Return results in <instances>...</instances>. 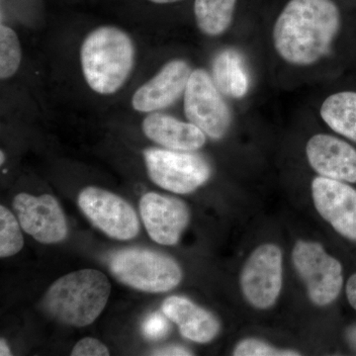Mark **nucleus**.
<instances>
[{
    "mask_svg": "<svg viewBox=\"0 0 356 356\" xmlns=\"http://www.w3.org/2000/svg\"><path fill=\"white\" fill-rule=\"evenodd\" d=\"M341 24L332 0H290L274 24V47L289 64L312 65L331 50Z\"/></svg>",
    "mask_w": 356,
    "mask_h": 356,
    "instance_id": "1",
    "label": "nucleus"
},
{
    "mask_svg": "<svg viewBox=\"0 0 356 356\" xmlns=\"http://www.w3.org/2000/svg\"><path fill=\"white\" fill-rule=\"evenodd\" d=\"M81 62L89 88L99 95H113L130 76L135 47L127 33L113 26H103L84 39Z\"/></svg>",
    "mask_w": 356,
    "mask_h": 356,
    "instance_id": "2",
    "label": "nucleus"
},
{
    "mask_svg": "<svg viewBox=\"0 0 356 356\" xmlns=\"http://www.w3.org/2000/svg\"><path fill=\"white\" fill-rule=\"evenodd\" d=\"M110 293L111 283L104 273L81 269L56 280L44 295V306L58 322L83 327L102 315Z\"/></svg>",
    "mask_w": 356,
    "mask_h": 356,
    "instance_id": "3",
    "label": "nucleus"
},
{
    "mask_svg": "<svg viewBox=\"0 0 356 356\" xmlns=\"http://www.w3.org/2000/svg\"><path fill=\"white\" fill-rule=\"evenodd\" d=\"M109 267L117 280L139 291L168 292L182 280L181 268L175 259L144 248L115 252Z\"/></svg>",
    "mask_w": 356,
    "mask_h": 356,
    "instance_id": "4",
    "label": "nucleus"
},
{
    "mask_svg": "<svg viewBox=\"0 0 356 356\" xmlns=\"http://www.w3.org/2000/svg\"><path fill=\"white\" fill-rule=\"evenodd\" d=\"M292 259L313 303L327 306L339 297L343 284V266L320 243L299 241Z\"/></svg>",
    "mask_w": 356,
    "mask_h": 356,
    "instance_id": "5",
    "label": "nucleus"
},
{
    "mask_svg": "<svg viewBox=\"0 0 356 356\" xmlns=\"http://www.w3.org/2000/svg\"><path fill=\"white\" fill-rule=\"evenodd\" d=\"M144 158L152 181L173 193H191L210 178L209 163L197 154L149 149Z\"/></svg>",
    "mask_w": 356,
    "mask_h": 356,
    "instance_id": "6",
    "label": "nucleus"
},
{
    "mask_svg": "<svg viewBox=\"0 0 356 356\" xmlns=\"http://www.w3.org/2000/svg\"><path fill=\"white\" fill-rule=\"evenodd\" d=\"M184 113L211 139H222L228 133L231 126L228 105L205 70H195L189 76L184 91Z\"/></svg>",
    "mask_w": 356,
    "mask_h": 356,
    "instance_id": "7",
    "label": "nucleus"
},
{
    "mask_svg": "<svg viewBox=\"0 0 356 356\" xmlns=\"http://www.w3.org/2000/svg\"><path fill=\"white\" fill-rule=\"evenodd\" d=\"M81 212L110 238L132 240L140 232V222L132 206L112 192L89 186L77 198Z\"/></svg>",
    "mask_w": 356,
    "mask_h": 356,
    "instance_id": "8",
    "label": "nucleus"
},
{
    "mask_svg": "<svg viewBox=\"0 0 356 356\" xmlns=\"http://www.w3.org/2000/svg\"><path fill=\"white\" fill-rule=\"evenodd\" d=\"M282 270L277 245L266 243L252 252L241 274L242 291L250 305L264 310L275 304L282 288Z\"/></svg>",
    "mask_w": 356,
    "mask_h": 356,
    "instance_id": "9",
    "label": "nucleus"
},
{
    "mask_svg": "<svg viewBox=\"0 0 356 356\" xmlns=\"http://www.w3.org/2000/svg\"><path fill=\"white\" fill-rule=\"evenodd\" d=\"M13 209L21 228L37 242L51 245L67 238V222L64 211L57 199L50 194H17L14 197Z\"/></svg>",
    "mask_w": 356,
    "mask_h": 356,
    "instance_id": "10",
    "label": "nucleus"
},
{
    "mask_svg": "<svg viewBox=\"0 0 356 356\" xmlns=\"http://www.w3.org/2000/svg\"><path fill=\"white\" fill-rule=\"evenodd\" d=\"M312 196L318 214L339 235L356 241V191L341 180L324 177L312 182Z\"/></svg>",
    "mask_w": 356,
    "mask_h": 356,
    "instance_id": "11",
    "label": "nucleus"
},
{
    "mask_svg": "<svg viewBox=\"0 0 356 356\" xmlns=\"http://www.w3.org/2000/svg\"><path fill=\"white\" fill-rule=\"evenodd\" d=\"M140 214L152 240L163 245H177L189 222L184 201L154 192L140 198Z\"/></svg>",
    "mask_w": 356,
    "mask_h": 356,
    "instance_id": "12",
    "label": "nucleus"
},
{
    "mask_svg": "<svg viewBox=\"0 0 356 356\" xmlns=\"http://www.w3.org/2000/svg\"><path fill=\"white\" fill-rule=\"evenodd\" d=\"M191 72L185 60H170L134 93L133 108L144 113L168 108L184 92Z\"/></svg>",
    "mask_w": 356,
    "mask_h": 356,
    "instance_id": "13",
    "label": "nucleus"
},
{
    "mask_svg": "<svg viewBox=\"0 0 356 356\" xmlns=\"http://www.w3.org/2000/svg\"><path fill=\"white\" fill-rule=\"evenodd\" d=\"M306 154L321 177L356 184V149L344 140L318 134L307 143Z\"/></svg>",
    "mask_w": 356,
    "mask_h": 356,
    "instance_id": "14",
    "label": "nucleus"
},
{
    "mask_svg": "<svg viewBox=\"0 0 356 356\" xmlns=\"http://www.w3.org/2000/svg\"><path fill=\"white\" fill-rule=\"evenodd\" d=\"M163 315L179 327L180 334L198 343H207L217 337L220 324L210 312L201 308L191 300L172 296L163 301Z\"/></svg>",
    "mask_w": 356,
    "mask_h": 356,
    "instance_id": "15",
    "label": "nucleus"
},
{
    "mask_svg": "<svg viewBox=\"0 0 356 356\" xmlns=\"http://www.w3.org/2000/svg\"><path fill=\"white\" fill-rule=\"evenodd\" d=\"M143 131L149 140L172 151L193 152L206 143L205 133L197 126L165 114L147 116L143 122Z\"/></svg>",
    "mask_w": 356,
    "mask_h": 356,
    "instance_id": "16",
    "label": "nucleus"
},
{
    "mask_svg": "<svg viewBox=\"0 0 356 356\" xmlns=\"http://www.w3.org/2000/svg\"><path fill=\"white\" fill-rule=\"evenodd\" d=\"M213 79L225 95L242 98L250 88V77L243 58L235 50H224L213 63Z\"/></svg>",
    "mask_w": 356,
    "mask_h": 356,
    "instance_id": "17",
    "label": "nucleus"
},
{
    "mask_svg": "<svg viewBox=\"0 0 356 356\" xmlns=\"http://www.w3.org/2000/svg\"><path fill=\"white\" fill-rule=\"evenodd\" d=\"M321 116L334 132L356 143V92L341 91L325 100Z\"/></svg>",
    "mask_w": 356,
    "mask_h": 356,
    "instance_id": "18",
    "label": "nucleus"
},
{
    "mask_svg": "<svg viewBox=\"0 0 356 356\" xmlns=\"http://www.w3.org/2000/svg\"><path fill=\"white\" fill-rule=\"evenodd\" d=\"M236 0H195L194 15L200 31L220 36L229 29L235 13Z\"/></svg>",
    "mask_w": 356,
    "mask_h": 356,
    "instance_id": "19",
    "label": "nucleus"
},
{
    "mask_svg": "<svg viewBox=\"0 0 356 356\" xmlns=\"http://www.w3.org/2000/svg\"><path fill=\"white\" fill-rule=\"evenodd\" d=\"M21 47L17 34L6 25L0 27V77L14 76L21 64Z\"/></svg>",
    "mask_w": 356,
    "mask_h": 356,
    "instance_id": "20",
    "label": "nucleus"
},
{
    "mask_svg": "<svg viewBox=\"0 0 356 356\" xmlns=\"http://www.w3.org/2000/svg\"><path fill=\"white\" fill-rule=\"evenodd\" d=\"M20 222L6 206H0V257L17 254L24 245Z\"/></svg>",
    "mask_w": 356,
    "mask_h": 356,
    "instance_id": "21",
    "label": "nucleus"
},
{
    "mask_svg": "<svg viewBox=\"0 0 356 356\" xmlns=\"http://www.w3.org/2000/svg\"><path fill=\"white\" fill-rule=\"evenodd\" d=\"M236 356H297V351L277 350L257 339H248L238 344L234 350Z\"/></svg>",
    "mask_w": 356,
    "mask_h": 356,
    "instance_id": "22",
    "label": "nucleus"
},
{
    "mask_svg": "<svg viewBox=\"0 0 356 356\" xmlns=\"http://www.w3.org/2000/svg\"><path fill=\"white\" fill-rule=\"evenodd\" d=\"M109 350L102 341L95 337H84L72 348L70 355L72 356H106L109 355Z\"/></svg>",
    "mask_w": 356,
    "mask_h": 356,
    "instance_id": "23",
    "label": "nucleus"
},
{
    "mask_svg": "<svg viewBox=\"0 0 356 356\" xmlns=\"http://www.w3.org/2000/svg\"><path fill=\"white\" fill-rule=\"evenodd\" d=\"M143 332L147 339H159L170 332V324L161 314H152L145 321Z\"/></svg>",
    "mask_w": 356,
    "mask_h": 356,
    "instance_id": "24",
    "label": "nucleus"
},
{
    "mask_svg": "<svg viewBox=\"0 0 356 356\" xmlns=\"http://www.w3.org/2000/svg\"><path fill=\"white\" fill-rule=\"evenodd\" d=\"M153 355H192V353L186 348H182V346H168V348L154 350Z\"/></svg>",
    "mask_w": 356,
    "mask_h": 356,
    "instance_id": "25",
    "label": "nucleus"
},
{
    "mask_svg": "<svg viewBox=\"0 0 356 356\" xmlns=\"http://www.w3.org/2000/svg\"><path fill=\"white\" fill-rule=\"evenodd\" d=\"M346 295L351 307L356 311V273L351 275L348 281Z\"/></svg>",
    "mask_w": 356,
    "mask_h": 356,
    "instance_id": "26",
    "label": "nucleus"
},
{
    "mask_svg": "<svg viewBox=\"0 0 356 356\" xmlns=\"http://www.w3.org/2000/svg\"><path fill=\"white\" fill-rule=\"evenodd\" d=\"M346 337L350 348L356 351V325H351L346 330Z\"/></svg>",
    "mask_w": 356,
    "mask_h": 356,
    "instance_id": "27",
    "label": "nucleus"
},
{
    "mask_svg": "<svg viewBox=\"0 0 356 356\" xmlns=\"http://www.w3.org/2000/svg\"><path fill=\"white\" fill-rule=\"evenodd\" d=\"M0 355L1 356H10L13 355L10 348L7 344L6 339H0Z\"/></svg>",
    "mask_w": 356,
    "mask_h": 356,
    "instance_id": "28",
    "label": "nucleus"
},
{
    "mask_svg": "<svg viewBox=\"0 0 356 356\" xmlns=\"http://www.w3.org/2000/svg\"><path fill=\"white\" fill-rule=\"evenodd\" d=\"M147 1L153 2L156 4H170L175 2L181 1V0H147Z\"/></svg>",
    "mask_w": 356,
    "mask_h": 356,
    "instance_id": "29",
    "label": "nucleus"
},
{
    "mask_svg": "<svg viewBox=\"0 0 356 356\" xmlns=\"http://www.w3.org/2000/svg\"><path fill=\"white\" fill-rule=\"evenodd\" d=\"M0 156H1V161H0V163H1V165H3L4 159H6V156H4L3 152L1 151V154H0Z\"/></svg>",
    "mask_w": 356,
    "mask_h": 356,
    "instance_id": "30",
    "label": "nucleus"
}]
</instances>
